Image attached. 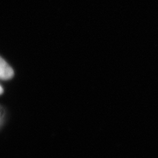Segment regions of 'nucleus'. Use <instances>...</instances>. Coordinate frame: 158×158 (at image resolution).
<instances>
[{
  "mask_svg": "<svg viewBox=\"0 0 158 158\" xmlns=\"http://www.w3.org/2000/svg\"><path fill=\"white\" fill-rule=\"evenodd\" d=\"M2 92H3V89L1 86H0V94H2Z\"/></svg>",
  "mask_w": 158,
  "mask_h": 158,
  "instance_id": "obj_2",
  "label": "nucleus"
},
{
  "mask_svg": "<svg viewBox=\"0 0 158 158\" xmlns=\"http://www.w3.org/2000/svg\"><path fill=\"white\" fill-rule=\"evenodd\" d=\"M14 76L13 68L0 56V79L9 80Z\"/></svg>",
  "mask_w": 158,
  "mask_h": 158,
  "instance_id": "obj_1",
  "label": "nucleus"
}]
</instances>
